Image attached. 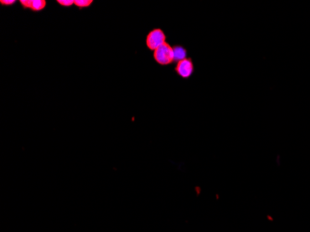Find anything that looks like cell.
I'll list each match as a JSON object with an SVG mask.
<instances>
[{
	"instance_id": "cell-1",
	"label": "cell",
	"mask_w": 310,
	"mask_h": 232,
	"mask_svg": "<svg viewBox=\"0 0 310 232\" xmlns=\"http://www.w3.org/2000/svg\"><path fill=\"white\" fill-rule=\"evenodd\" d=\"M153 59L160 65H168L174 62L173 47L169 44H164L153 51Z\"/></svg>"
},
{
	"instance_id": "cell-2",
	"label": "cell",
	"mask_w": 310,
	"mask_h": 232,
	"mask_svg": "<svg viewBox=\"0 0 310 232\" xmlns=\"http://www.w3.org/2000/svg\"><path fill=\"white\" fill-rule=\"evenodd\" d=\"M166 36L164 31L159 28L153 29L146 37V45L150 50H156L158 47L166 44Z\"/></svg>"
},
{
	"instance_id": "cell-3",
	"label": "cell",
	"mask_w": 310,
	"mask_h": 232,
	"mask_svg": "<svg viewBox=\"0 0 310 232\" xmlns=\"http://www.w3.org/2000/svg\"><path fill=\"white\" fill-rule=\"evenodd\" d=\"M194 71L193 62L191 59H185L176 63V72L182 78H191Z\"/></svg>"
},
{
	"instance_id": "cell-4",
	"label": "cell",
	"mask_w": 310,
	"mask_h": 232,
	"mask_svg": "<svg viewBox=\"0 0 310 232\" xmlns=\"http://www.w3.org/2000/svg\"><path fill=\"white\" fill-rule=\"evenodd\" d=\"M174 51V62H180L187 59V50L185 47L181 46H173Z\"/></svg>"
},
{
	"instance_id": "cell-5",
	"label": "cell",
	"mask_w": 310,
	"mask_h": 232,
	"mask_svg": "<svg viewBox=\"0 0 310 232\" xmlns=\"http://www.w3.org/2000/svg\"><path fill=\"white\" fill-rule=\"evenodd\" d=\"M47 2L45 0H32L31 10L33 11H41L46 8Z\"/></svg>"
},
{
	"instance_id": "cell-6",
	"label": "cell",
	"mask_w": 310,
	"mask_h": 232,
	"mask_svg": "<svg viewBox=\"0 0 310 232\" xmlns=\"http://www.w3.org/2000/svg\"><path fill=\"white\" fill-rule=\"evenodd\" d=\"M92 0H74V5L79 9H85L92 5Z\"/></svg>"
},
{
	"instance_id": "cell-7",
	"label": "cell",
	"mask_w": 310,
	"mask_h": 232,
	"mask_svg": "<svg viewBox=\"0 0 310 232\" xmlns=\"http://www.w3.org/2000/svg\"><path fill=\"white\" fill-rule=\"evenodd\" d=\"M57 3L62 7H71L74 5V0H58Z\"/></svg>"
},
{
	"instance_id": "cell-8",
	"label": "cell",
	"mask_w": 310,
	"mask_h": 232,
	"mask_svg": "<svg viewBox=\"0 0 310 232\" xmlns=\"http://www.w3.org/2000/svg\"><path fill=\"white\" fill-rule=\"evenodd\" d=\"M20 3L23 9H31L32 0H21Z\"/></svg>"
},
{
	"instance_id": "cell-9",
	"label": "cell",
	"mask_w": 310,
	"mask_h": 232,
	"mask_svg": "<svg viewBox=\"0 0 310 232\" xmlns=\"http://www.w3.org/2000/svg\"><path fill=\"white\" fill-rule=\"evenodd\" d=\"M15 0H1L0 4L2 6H12L15 4Z\"/></svg>"
}]
</instances>
